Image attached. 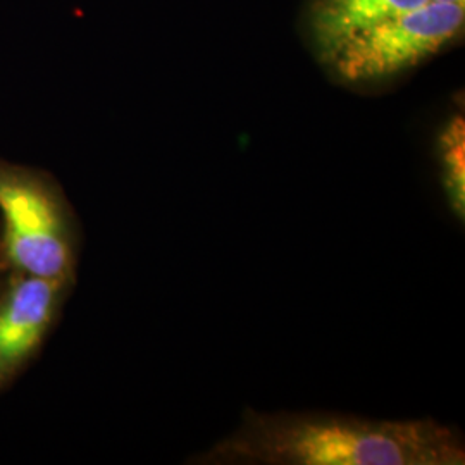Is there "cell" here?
Segmentation results:
<instances>
[{
    "mask_svg": "<svg viewBox=\"0 0 465 465\" xmlns=\"http://www.w3.org/2000/svg\"><path fill=\"white\" fill-rule=\"evenodd\" d=\"M186 464L464 465L460 430L434 419H371L341 412H259Z\"/></svg>",
    "mask_w": 465,
    "mask_h": 465,
    "instance_id": "6da1fadb",
    "label": "cell"
},
{
    "mask_svg": "<svg viewBox=\"0 0 465 465\" xmlns=\"http://www.w3.org/2000/svg\"><path fill=\"white\" fill-rule=\"evenodd\" d=\"M0 249L9 272L74 282L80 226L49 173L0 161Z\"/></svg>",
    "mask_w": 465,
    "mask_h": 465,
    "instance_id": "7a4b0ae2",
    "label": "cell"
},
{
    "mask_svg": "<svg viewBox=\"0 0 465 465\" xmlns=\"http://www.w3.org/2000/svg\"><path fill=\"white\" fill-rule=\"evenodd\" d=\"M464 4L431 2L351 36L334 52L336 74L350 84L393 76L441 49L462 30Z\"/></svg>",
    "mask_w": 465,
    "mask_h": 465,
    "instance_id": "3957f363",
    "label": "cell"
},
{
    "mask_svg": "<svg viewBox=\"0 0 465 465\" xmlns=\"http://www.w3.org/2000/svg\"><path fill=\"white\" fill-rule=\"evenodd\" d=\"M73 284L9 272L0 288V393L42 351Z\"/></svg>",
    "mask_w": 465,
    "mask_h": 465,
    "instance_id": "277c9868",
    "label": "cell"
},
{
    "mask_svg": "<svg viewBox=\"0 0 465 465\" xmlns=\"http://www.w3.org/2000/svg\"><path fill=\"white\" fill-rule=\"evenodd\" d=\"M428 0H319L312 13L317 45L326 59L351 36L386 19L412 11Z\"/></svg>",
    "mask_w": 465,
    "mask_h": 465,
    "instance_id": "5b68a950",
    "label": "cell"
},
{
    "mask_svg": "<svg viewBox=\"0 0 465 465\" xmlns=\"http://www.w3.org/2000/svg\"><path fill=\"white\" fill-rule=\"evenodd\" d=\"M438 163L443 195L457 221L465 219V123L453 116L438 138Z\"/></svg>",
    "mask_w": 465,
    "mask_h": 465,
    "instance_id": "8992f818",
    "label": "cell"
},
{
    "mask_svg": "<svg viewBox=\"0 0 465 465\" xmlns=\"http://www.w3.org/2000/svg\"><path fill=\"white\" fill-rule=\"evenodd\" d=\"M7 276H9V269L5 266V261H4V255H2V249H0V288H2L4 282L7 280Z\"/></svg>",
    "mask_w": 465,
    "mask_h": 465,
    "instance_id": "52a82bcc",
    "label": "cell"
},
{
    "mask_svg": "<svg viewBox=\"0 0 465 465\" xmlns=\"http://www.w3.org/2000/svg\"><path fill=\"white\" fill-rule=\"evenodd\" d=\"M431 2H443V4H464V0H431Z\"/></svg>",
    "mask_w": 465,
    "mask_h": 465,
    "instance_id": "ba28073f",
    "label": "cell"
}]
</instances>
